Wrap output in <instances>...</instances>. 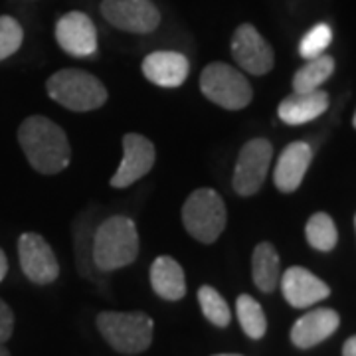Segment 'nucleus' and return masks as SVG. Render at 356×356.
Segmentation results:
<instances>
[{
	"label": "nucleus",
	"instance_id": "nucleus-21",
	"mask_svg": "<svg viewBox=\"0 0 356 356\" xmlns=\"http://www.w3.org/2000/svg\"><path fill=\"white\" fill-rule=\"evenodd\" d=\"M236 313H238V321L242 325L243 332L254 339L259 341L264 339V334L267 331V318L266 313L261 305L255 301L252 295H240L238 301H236Z\"/></svg>",
	"mask_w": 356,
	"mask_h": 356
},
{
	"label": "nucleus",
	"instance_id": "nucleus-31",
	"mask_svg": "<svg viewBox=\"0 0 356 356\" xmlns=\"http://www.w3.org/2000/svg\"><path fill=\"white\" fill-rule=\"evenodd\" d=\"M353 125H355V127H356V113H355V119H353Z\"/></svg>",
	"mask_w": 356,
	"mask_h": 356
},
{
	"label": "nucleus",
	"instance_id": "nucleus-13",
	"mask_svg": "<svg viewBox=\"0 0 356 356\" xmlns=\"http://www.w3.org/2000/svg\"><path fill=\"white\" fill-rule=\"evenodd\" d=\"M281 291L285 301L295 309L315 305L331 295V289L325 281H321L309 269L299 266L289 267L281 275Z\"/></svg>",
	"mask_w": 356,
	"mask_h": 356
},
{
	"label": "nucleus",
	"instance_id": "nucleus-2",
	"mask_svg": "<svg viewBox=\"0 0 356 356\" xmlns=\"http://www.w3.org/2000/svg\"><path fill=\"white\" fill-rule=\"evenodd\" d=\"M139 255V234L129 216H109L93 232L91 261L97 271L111 273L131 266Z\"/></svg>",
	"mask_w": 356,
	"mask_h": 356
},
{
	"label": "nucleus",
	"instance_id": "nucleus-18",
	"mask_svg": "<svg viewBox=\"0 0 356 356\" xmlns=\"http://www.w3.org/2000/svg\"><path fill=\"white\" fill-rule=\"evenodd\" d=\"M151 285L153 291L166 301H180L186 295L184 271L175 257L161 255L151 266Z\"/></svg>",
	"mask_w": 356,
	"mask_h": 356
},
{
	"label": "nucleus",
	"instance_id": "nucleus-16",
	"mask_svg": "<svg viewBox=\"0 0 356 356\" xmlns=\"http://www.w3.org/2000/svg\"><path fill=\"white\" fill-rule=\"evenodd\" d=\"M313 161V151L305 140H295L285 147V151L277 159V166L273 172L275 186L281 192H293L303 182L305 172Z\"/></svg>",
	"mask_w": 356,
	"mask_h": 356
},
{
	"label": "nucleus",
	"instance_id": "nucleus-28",
	"mask_svg": "<svg viewBox=\"0 0 356 356\" xmlns=\"http://www.w3.org/2000/svg\"><path fill=\"white\" fill-rule=\"evenodd\" d=\"M6 273H8V259H6L4 252L0 250V281L6 277Z\"/></svg>",
	"mask_w": 356,
	"mask_h": 356
},
{
	"label": "nucleus",
	"instance_id": "nucleus-1",
	"mask_svg": "<svg viewBox=\"0 0 356 356\" xmlns=\"http://www.w3.org/2000/svg\"><path fill=\"white\" fill-rule=\"evenodd\" d=\"M18 143L34 170L58 175L70 166L72 149L65 131L44 115H32L18 129Z\"/></svg>",
	"mask_w": 356,
	"mask_h": 356
},
{
	"label": "nucleus",
	"instance_id": "nucleus-9",
	"mask_svg": "<svg viewBox=\"0 0 356 356\" xmlns=\"http://www.w3.org/2000/svg\"><path fill=\"white\" fill-rule=\"evenodd\" d=\"M18 257L24 275L36 285L54 283L60 275V264L51 245L36 232H24L18 238Z\"/></svg>",
	"mask_w": 356,
	"mask_h": 356
},
{
	"label": "nucleus",
	"instance_id": "nucleus-6",
	"mask_svg": "<svg viewBox=\"0 0 356 356\" xmlns=\"http://www.w3.org/2000/svg\"><path fill=\"white\" fill-rule=\"evenodd\" d=\"M200 89L210 102L228 111H240L248 107L254 97L248 77L240 70L224 62H214L204 67L200 76Z\"/></svg>",
	"mask_w": 356,
	"mask_h": 356
},
{
	"label": "nucleus",
	"instance_id": "nucleus-20",
	"mask_svg": "<svg viewBox=\"0 0 356 356\" xmlns=\"http://www.w3.org/2000/svg\"><path fill=\"white\" fill-rule=\"evenodd\" d=\"M334 72V60L327 54H321L307 64L293 77V91L295 93H311L317 91Z\"/></svg>",
	"mask_w": 356,
	"mask_h": 356
},
{
	"label": "nucleus",
	"instance_id": "nucleus-23",
	"mask_svg": "<svg viewBox=\"0 0 356 356\" xmlns=\"http://www.w3.org/2000/svg\"><path fill=\"white\" fill-rule=\"evenodd\" d=\"M198 301H200V307H202L204 317L208 318L214 327H218V329L228 327L229 321H232L229 307L226 303V299L214 287L202 285L198 289Z\"/></svg>",
	"mask_w": 356,
	"mask_h": 356
},
{
	"label": "nucleus",
	"instance_id": "nucleus-3",
	"mask_svg": "<svg viewBox=\"0 0 356 356\" xmlns=\"http://www.w3.org/2000/svg\"><path fill=\"white\" fill-rule=\"evenodd\" d=\"M46 91L54 102L77 113L99 109L107 102V89L102 81L76 67L56 72L46 81Z\"/></svg>",
	"mask_w": 356,
	"mask_h": 356
},
{
	"label": "nucleus",
	"instance_id": "nucleus-27",
	"mask_svg": "<svg viewBox=\"0 0 356 356\" xmlns=\"http://www.w3.org/2000/svg\"><path fill=\"white\" fill-rule=\"evenodd\" d=\"M343 356H356V337H350L343 346Z\"/></svg>",
	"mask_w": 356,
	"mask_h": 356
},
{
	"label": "nucleus",
	"instance_id": "nucleus-4",
	"mask_svg": "<svg viewBox=\"0 0 356 356\" xmlns=\"http://www.w3.org/2000/svg\"><path fill=\"white\" fill-rule=\"evenodd\" d=\"M97 329L117 353L139 355L153 343L154 323L145 313L103 311L97 315Z\"/></svg>",
	"mask_w": 356,
	"mask_h": 356
},
{
	"label": "nucleus",
	"instance_id": "nucleus-10",
	"mask_svg": "<svg viewBox=\"0 0 356 356\" xmlns=\"http://www.w3.org/2000/svg\"><path fill=\"white\" fill-rule=\"evenodd\" d=\"M232 56L236 64L252 76H266L275 64L273 48L252 24L236 28L232 36Z\"/></svg>",
	"mask_w": 356,
	"mask_h": 356
},
{
	"label": "nucleus",
	"instance_id": "nucleus-5",
	"mask_svg": "<svg viewBox=\"0 0 356 356\" xmlns=\"http://www.w3.org/2000/svg\"><path fill=\"white\" fill-rule=\"evenodd\" d=\"M228 212L224 198L214 188H198L182 206V224L194 240L214 243L226 228Z\"/></svg>",
	"mask_w": 356,
	"mask_h": 356
},
{
	"label": "nucleus",
	"instance_id": "nucleus-26",
	"mask_svg": "<svg viewBox=\"0 0 356 356\" xmlns=\"http://www.w3.org/2000/svg\"><path fill=\"white\" fill-rule=\"evenodd\" d=\"M14 332V313L10 307L0 299V344H4Z\"/></svg>",
	"mask_w": 356,
	"mask_h": 356
},
{
	"label": "nucleus",
	"instance_id": "nucleus-7",
	"mask_svg": "<svg viewBox=\"0 0 356 356\" xmlns=\"http://www.w3.org/2000/svg\"><path fill=\"white\" fill-rule=\"evenodd\" d=\"M273 147L267 139L248 140L240 151L234 170V191L240 196H254L264 186L267 170L271 165Z\"/></svg>",
	"mask_w": 356,
	"mask_h": 356
},
{
	"label": "nucleus",
	"instance_id": "nucleus-19",
	"mask_svg": "<svg viewBox=\"0 0 356 356\" xmlns=\"http://www.w3.org/2000/svg\"><path fill=\"white\" fill-rule=\"evenodd\" d=\"M252 275L255 287L261 293H271L281 280L280 273V254L269 242H261L255 245L252 255Z\"/></svg>",
	"mask_w": 356,
	"mask_h": 356
},
{
	"label": "nucleus",
	"instance_id": "nucleus-8",
	"mask_svg": "<svg viewBox=\"0 0 356 356\" xmlns=\"http://www.w3.org/2000/svg\"><path fill=\"white\" fill-rule=\"evenodd\" d=\"M103 18L117 30L151 34L161 24V13L151 0H103Z\"/></svg>",
	"mask_w": 356,
	"mask_h": 356
},
{
	"label": "nucleus",
	"instance_id": "nucleus-24",
	"mask_svg": "<svg viewBox=\"0 0 356 356\" xmlns=\"http://www.w3.org/2000/svg\"><path fill=\"white\" fill-rule=\"evenodd\" d=\"M331 26L325 24V22H318V24L313 26L305 36H303L301 44H299V54H301L305 60H313V58L321 56L323 51L331 46Z\"/></svg>",
	"mask_w": 356,
	"mask_h": 356
},
{
	"label": "nucleus",
	"instance_id": "nucleus-25",
	"mask_svg": "<svg viewBox=\"0 0 356 356\" xmlns=\"http://www.w3.org/2000/svg\"><path fill=\"white\" fill-rule=\"evenodd\" d=\"M24 30L13 16H0V62L20 50Z\"/></svg>",
	"mask_w": 356,
	"mask_h": 356
},
{
	"label": "nucleus",
	"instance_id": "nucleus-32",
	"mask_svg": "<svg viewBox=\"0 0 356 356\" xmlns=\"http://www.w3.org/2000/svg\"><path fill=\"white\" fill-rule=\"evenodd\" d=\"M355 226H356V216H355Z\"/></svg>",
	"mask_w": 356,
	"mask_h": 356
},
{
	"label": "nucleus",
	"instance_id": "nucleus-14",
	"mask_svg": "<svg viewBox=\"0 0 356 356\" xmlns=\"http://www.w3.org/2000/svg\"><path fill=\"white\" fill-rule=\"evenodd\" d=\"M191 62L180 51H153L143 60V76L159 88H178L186 81Z\"/></svg>",
	"mask_w": 356,
	"mask_h": 356
},
{
	"label": "nucleus",
	"instance_id": "nucleus-17",
	"mask_svg": "<svg viewBox=\"0 0 356 356\" xmlns=\"http://www.w3.org/2000/svg\"><path fill=\"white\" fill-rule=\"evenodd\" d=\"M329 109V93L327 91H311V93H295L280 103L277 115L287 125H305Z\"/></svg>",
	"mask_w": 356,
	"mask_h": 356
},
{
	"label": "nucleus",
	"instance_id": "nucleus-11",
	"mask_svg": "<svg viewBox=\"0 0 356 356\" xmlns=\"http://www.w3.org/2000/svg\"><path fill=\"white\" fill-rule=\"evenodd\" d=\"M154 145L139 133H127L123 137V161L111 177L113 188H127L147 177L154 165Z\"/></svg>",
	"mask_w": 356,
	"mask_h": 356
},
{
	"label": "nucleus",
	"instance_id": "nucleus-29",
	"mask_svg": "<svg viewBox=\"0 0 356 356\" xmlns=\"http://www.w3.org/2000/svg\"><path fill=\"white\" fill-rule=\"evenodd\" d=\"M0 356H10V353H8V348H6L4 344H0Z\"/></svg>",
	"mask_w": 356,
	"mask_h": 356
},
{
	"label": "nucleus",
	"instance_id": "nucleus-12",
	"mask_svg": "<svg viewBox=\"0 0 356 356\" xmlns=\"http://www.w3.org/2000/svg\"><path fill=\"white\" fill-rule=\"evenodd\" d=\"M56 40L60 48L74 58H89L97 51V30L86 13L72 10L56 24Z\"/></svg>",
	"mask_w": 356,
	"mask_h": 356
},
{
	"label": "nucleus",
	"instance_id": "nucleus-22",
	"mask_svg": "<svg viewBox=\"0 0 356 356\" xmlns=\"http://www.w3.org/2000/svg\"><path fill=\"white\" fill-rule=\"evenodd\" d=\"M305 236L309 245H313L318 252H331L337 245L339 234L332 218L325 212H317L309 218L305 226Z\"/></svg>",
	"mask_w": 356,
	"mask_h": 356
},
{
	"label": "nucleus",
	"instance_id": "nucleus-15",
	"mask_svg": "<svg viewBox=\"0 0 356 356\" xmlns=\"http://www.w3.org/2000/svg\"><path fill=\"white\" fill-rule=\"evenodd\" d=\"M341 317L334 309H313L299 318L291 329V343L299 348H311L323 343L339 329Z\"/></svg>",
	"mask_w": 356,
	"mask_h": 356
},
{
	"label": "nucleus",
	"instance_id": "nucleus-30",
	"mask_svg": "<svg viewBox=\"0 0 356 356\" xmlns=\"http://www.w3.org/2000/svg\"><path fill=\"white\" fill-rule=\"evenodd\" d=\"M214 356H242V355H214Z\"/></svg>",
	"mask_w": 356,
	"mask_h": 356
}]
</instances>
